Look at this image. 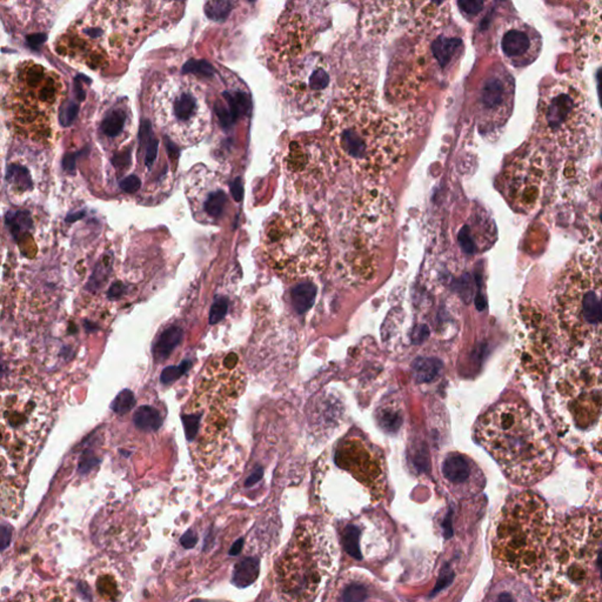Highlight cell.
<instances>
[{
    "label": "cell",
    "instance_id": "1",
    "mask_svg": "<svg viewBox=\"0 0 602 602\" xmlns=\"http://www.w3.org/2000/svg\"><path fill=\"white\" fill-rule=\"evenodd\" d=\"M326 131L354 173L372 179L393 173L412 139L410 123L400 114L381 109L362 88L350 90L335 102Z\"/></svg>",
    "mask_w": 602,
    "mask_h": 602
},
{
    "label": "cell",
    "instance_id": "2",
    "mask_svg": "<svg viewBox=\"0 0 602 602\" xmlns=\"http://www.w3.org/2000/svg\"><path fill=\"white\" fill-rule=\"evenodd\" d=\"M475 433L506 477L518 485H533L553 467V442L540 417L527 405L497 403L479 419Z\"/></svg>",
    "mask_w": 602,
    "mask_h": 602
},
{
    "label": "cell",
    "instance_id": "3",
    "mask_svg": "<svg viewBox=\"0 0 602 602\" xmlns=\"http://www.w3.org/2000/svg\"><path fill=\"white\" fill-rule=\"evenodd\" d=\"M538 591L543 600H601L602 516L566 521L542 562Z\"/></svg>",
    "mask_w": 602,
    "mask_h": 602
},
{
    "label": "cell",
    "instance_id": "4",
    "mask_svg": "<svg viewBox=\"0 0 602 602\" xmlns=\"http://www.w3.org/2000/svg\"><path fill=\"white\" fill-rule=\"evenodd\" d=\"M557 337L582 362L602 365V258L583 251L567 263L553 295Z\"/></svg>",
    "mask_w": 602,
    "mask_h": 602
},
{
    "label": "cell",
    "instance_id": "5",
    "mask_svg": "<svg viewBox=\"0 0 602 602\" xmlns=\"http://www.w3.org/2000/svg\"><path fill=\"white\" fill-rule=\"evenodd\" d=\"M244 387L239 359L234 353L212 362L196 381L192 398L181 414L185 433L199 466L218 463L230 429L231 410Z\"/></svg>",
    "mask_w": 602,
    "mask_h": 602
},
{
    "label": "cell",
    "instance_id": "6",
    "mask_svg": "<svg viewBox=\"0 0 602 602\" xmlns=\"http://www.w3.org/2000/svg\"><path fill=\"white\" fill-rule=\"evenodd\" d=\"M548 406L566 444L602 453V372L596 365L576 360L557 367L550 376Z\"/></svg>",
    "mask_w": 602,
    "mask_h": 602
},
{
    "label": "cell",
    "instance_id": "7",
    "mask_svg": "<svg viewBox=\"0 0 602 602\" xmlns=\"http://www.w3.org/2000/svg\"><path fill=\"white\" fill-rule=\"evenodd\" d=\"M553 521L541 497L523 492L511 497L494 526L493 557L509 572L528 574L541 566L552 542Z\"/></svg>",
    "mask_w": 602,
    "mask_h": 602
},
{
    "label": "cell",
    "instance_id": "8",
    "mask_svg": "<svg viewBox=\"0 0 602 602\" xmlns=\"http://www.w3.org/2000/svg\"><path fill=\"white\" fill-rule=\"evenodd\" d=\"M535 133L557 155L578 157L591 146L595 114L585 87L564 77L547 84L539 97Z\"/></svg>",
    "mask_w": 602,
    "mask_h": 602
},
{
    "label": "cell",
    "instance_id": "9",
    "mask_svg": "<svg viewBox=\"0 0 602 602\" xmlns=\"http://www.w3.org/2000/svg\"><path fill=\"white\" fill-rule=\"evenodd\" d=\"M268 263L288 281L316 278L327 263L328 244L319 218L305 208L280 212L263 237Z\"/></svg>",
    "mask_w": 602,
    "mask_h": 602
},
{
    "label": "cell",
    "instance_id": "10",
    "mask_svg": "<svg viewBox=\"0 0 602 602\" xmlns=\"http://www.w3.org/2000/svg\"><path fill=\"white\" fill-rule=\"evenodd\" d=\"M49 392L32 378L4 381L1 392V446L18 468L25 467L52 424Z\"/></svg>",
    "mask_w": 602,
    "mask_h": 602
},
{
    "label": "cell",
    "instance_id": "11",
    "mask_svg": "<svg viewBox=\"0 0 602 602\" xmlns=\"http://www.w3.org/2000/svg\"><path fill=\"white\" fill-rule=\"evenodd\" d=\"M335 550L326 532L312 521L298 526L277 564V582L290 600L316 599L334 571Z\"/></svg>",
    "mask_w": 602,
    "mask_h": 602
},
{
    "label": "cell",
    "instance_id": "12",
    "mask_svg": "<svg viewBox=\"0 0 602 602\" xmlns=\"http://www.w3.org/2000/svg\"><path fill=\"white\" fill-rule=\"evenodd\" d=\"M552 177L553 166L547 150L527 145L504 166L499 188L514 211L528 215L545 200Z\"/></svg>",
    "mask_w": 602,
    "mask_h": 602
},
{
    "label": "cell",
    "instance_id": "13",
    "mask_svg": "<svg viewBox=\"0 0 602 602\" xmlns=\"http://www.w3.org/2000/svg\"><path fill=\"white\" fill-rule=\"evenodd\" d=\"M335 463L371 491L374 499L384 497L385 463L383 454L359 438L341 441L335 452Z\"/></svg>",
    "mask_w": 602,
    "mask_h": 602
},
{
    "label": "cell",
    "instance_id": "14",
    "mask_svg": "<svg viewBox=\"0 0 602 602\" xmlns=\"http://www.w3.org/2000/svg\"><path fill=\"white\" fill-rule=\"evenodd\" d=\"M328 152L316 140H295L288 147L286 167L292 181L302 190H316L330 173Z\"/></svg>",
    "mask_w": 602,
    "mask_h": 602
},
{
    "label": "cell",
    "instance_id": "15",
    "mask_svg": "<svg viewBox=\"0 0 602 602\" xmlns=\"http://www.w3.org/2000/svg\"><path fill=\"white\" fill-rule=\"evenodd\" d=\"M331 87V75L323 59L312 58L298 65L288 82V94L297 109L309 112L323 106Z\"/></svg>",
    "mask_w": 602,
    "mask_h": 602
},
{
    "label": "cell",
    "instance_id": "16",
    "mask_svg": "<svg viewBox=\"0 0 602 602\" xmlns=\"http://www.w3.org/2000/svg\"><path fill=\"white\" fill-rule=\"evenodd\" d=\"M162 97L159 95V105H162V114L171 125L177 126L183 131H188L203 124L208 117V109L203 106V100L196 91L187 84L167 83L162 87Z\"/></svg>",
    "mask_w": 602,
    "mask_h": 602
},
{
    "label": "cell",
    "instance_id": "17",
    "mask_svg": "<svg viewBox=\"0 0 602 602\" xmlns=\"http://www.w3.org/2000/svg\"><path fill=\"white\" fill-rule=\"evenodd\" d=\"M518 325L523 337V359H527V364H548L552 327L545 313L534 302H521L518 309Z\"/></svg>",
    "mask_w": 602,
    "mask_h": 602
},
{
    "label": "cell",
    "instance_id": "18",
    "mask_svg": "<svg viewBox=\"0 0 602 602\" xmlns=\"http://www.w3.org/2000/svg\"><path fill=\"white\" fill-rule=\"evenodd\" d=\"M514 83L509 73L494 72L482 84L479 97V109L482 124L497 128L507 121L512 111Z\"/></svg>",
    "mask_w": 602,
    "mask_h": 602
},
{
    "label": "cell",
    "instance_id": "19",
    "mask_svg": "<svg viewBox=\"0 0 602 602\" xmlns=\"http://www.w3.org/2000/svg\"><path fill=\"white\" fill-rule=\"evenodd\" d=\"M541 42L532 27L518 24L509 27L501 38V49L508 61L516 66L531 64L538 56Z\"/></svg>",
    "mask_w": 602,
    "mask_h": 602
},
{
    "label": "cell",
    "instance_id": "20",
    "mask_svg": "<svg viewBox=\"0 0 602 602\" xmlns=\"http://www.w3.org/2000/svg\"><path fill=\"white\" fill-rule=\"evenodd\" d=\"M225 104L219 102L215 105V112L218 116L219 121L224 128H230L238 121V118L249 112V95L242 92H225L224 93Z\"/></svg>",
    "mask_w": 602,
    "mask_h": 602
},
{
    "label": "cell",
    "instance_id": "21",
    "mask_svg": "<svg viewBox=\"0 0 602 602\" xmlns=\"http://www.w3.org/2000/svg\"><path fill=\"white\" fill-rule=\"evenodd\" d=\"M307 24L301 18L300 15H292L284 25L285 32L282 33V38H285L287 42V54L288 53H299L305 49L307 45V39L309 33L307 31Z\"/></svg>",
    "mask_w": 602,
    "mask_h": 602
},
{
    "label": "cell",
    "instance_id": "22",
    "mask_svg": "<svg viewBox=\"0 0 602 602\" xmlns=\"http://www.w3.org/2000/svg\"><path fill=\"white\" fill-rule=\"evenodd\" d=\"M442 474L449 484L459 486L470 480L472 470L465 456L459 453H451L442 463Z\"/></svg>",
    "mask_w": 602,
    "mask_h": 602
},
{
    "label": "cell",
    "instance_id": "23",
    "mask_svg": "<svg viewBox=\"0 0 602 602\" xmlns=\"http://www.w3.org/2000/svg\"><path fill=\"white\" fill-rule=\"evenodd\" d=\"M183 330L178 326H172L162 332L159 337L155 347L153 355L157 362H164L176 350V347L181 343Z\"/></svg>",
    "mask_w": 602,
    "mask_h": 602
},
{
    "label": "cell",
    "instance_id": "24",
    "mask_svg": "<svg viewBox=\"0 0 602 602\" xmlns=\"http://www.w3.org/2000/svg\"><path fill=\"white\" fill-rule=\"evenodd\" d=\"M259 576V560L256 557H246L234 567L232 582L239 588L252 585Z\"/></svg>",
    "mask_w": 602,
    "mask_h": 602
},
{
    "label": "cell",
    "instance_id": "25",
    "mask_svg": "<svg viewBox=\"0 0 602 602\" xmlns=\"http://www.w3.org/2000/svg\"><path fill=\"white\" fill-rule=\"evenodd\" d=\"M463 47V42L459 38H438L432 46L433 56L444 68L451 63L456 52Z\"/></svg>",
    "mask_w": 602,
    "mask_h": 602
},
{
    "label": "cell",
    "instance_id": "26",
    "mask_svg": "<svg viewBox=\"0 0 602 602\" xmlns=\"http://www.w3.org/2000/svg\"><path fill=\"white\" fill-rule=\"evenodd\" d=\"M133 422L138 429L145 432H155L160 429L162 418L159 410L150 406H141L133 415Z\"/></svg>",
    "mask_w": 602,
    "mask_h": 602
},
{
    "label": "cell",
    "instance_id": "27",
    "mask_svg": "<svg viewBox=\"0 0 602 602\" xmlns=\"http://www.w3.org/2000/svg\"><path fill=\"white\" fill-rule=\"evenodd\" d=\"M441 369V362L435 359H418L413 365L414 374L419 383L435 380L440 374Z\"/></svg>",
    "mask_w": 602,
    "mask_h": 602
},
{
    "label": "cell",
    "instance_id": "28",
    "mask_svg": "<svg viewBox=\"0 0 602 602\" xmlns=\"http://www.w3.org/2000/svg\"><path fill=\"white\" fill-rule=\"evenodd\" d=\"M378 420L381 427L387 432L394 433L400 429L403 424V412L399 407L394 405H387L380 408L378 412Z\"/></svg>",
    "mask_w": 602,
    "mask_h": 602
},
{
    "label": "cell",
    "instance_id": "29",
    "mask_svg": "<svg viewBox=\"0 0 602 602\" xmlns=\"http://www.w3.org/2000/svg\"><path fill=\"white\" fill-rule=\"evenodd\" d=\"M1 494H8V495H1L3 513L4 514H17L22 507V495L19 494V486L13 485L10 482H8V486H6V484L3 482Z\"/></svg>",
    "mask_w": 602,
    "mask_h": 602
},
{
    "label": "cell",
    "instance_id": "30",
    "mask_svg": "<svg viewBox=\"0 0 602 602\" xmlns=\"http://www.w3.org/2000/svg\"><path fill=\"white\" fill-rule=\"evenodd\" d=\"M140 140L141 143L146 144V155H145V164L150 169L153 165L157 155H158V140L155 139L152 130H150V121H144L140 128Z\"/></svg>",
    "mask_w": 602,
    "mask_h": 602
},
{
    "label": "cell",
    "instance_id": "31",
    "mask_svg": "<svg viewBox=\"0 0 602 602\" xmlns=\"http://www.w3.org/2000/svg\"><path fill=\"white\" fill-rule=\"evenodd\" d=\"M316 298V288L309 284H302L292 292V301L298 312H305L312 306Z\"/></svg>",
    "mask_w": 602,
    "mask_h": 602
},
{
    "label": "cell",
    "instance_id": "32",
    "mask_svg": "<svg viewBox=\"0 0 602 602\" xmlns=\"http://www.w3.org/2000/svg\"><path fill=\"white\" fill-rule=\"evenodd\" d=\"M126 114L121 109H112L106 114L102 130L107 137H117L124 128Z\"/></svg>",
    "mask_w": 602,
    "mask_h": 602
},
{
    "label": "cell",
    "instance_id": "33",
    "mask_svg": "<svg viewBox=\"0 0 602 602\" xmlns=\"http://www.w3.org/2000/svg\"><path fill=\"white\" fill-rule=\"evenodd\" d=\"M6 224L10 227L12 236L18 239L31 227L30 215L25 211L10 212L6 215Z\"/></svg>",
    "mask_w": 602,
    "mask_h": 602
},
{
    "label": "cell",
    "instance_id": "34",
    "mask_svg": "<svg viewBox=\"0 0 602 602\" xmlns=\"http://www.w3.org/2000/svg\"><path fill=\"white\" fill-rule=\"evenodd\" d=\"M233 6V0H207L205 13L212 20H224L230 15Z\"/></svg>",
    "mask_w": 602,
    "mask_h": 602
},
{
    "label": "cell",
    "instance_id": "35",
    "mask_svg": "<svg viewBox=\"0 0 602 602\" xmlns=\"http://www.w3.org/2000/svg\"><path fill=\"white\" fill-rule=\"evenodd\" d=\"M227 196L222 191H217L207 196L206 203L203 205L205 212L211 218L219 219L222 217L224 208H225Z\"/></svg>",
    "mask_w": 602,
    "mask_h": 602
},
{
    "label": "cell",
    "instance_id": "36",
    "mask_svg": "<svg viewBox=\"0 0 602 602\" xmlns=\"http://www.w3.org/2000/svg\"><path fill=\"white\" fill-rule=\"evenodd\" d=\"M136 403V398L134 394L130 389H124L116 396V399L113 400L111 408L116 413L125 414L132 410V407Z\"/></svg>",
    "mask_w": 602,
    "mask_h": 602
},
{
    "label": "cell",
    "instance_id": "37",
    "mask_svg": "<svg viewBox=\"0 0 602 602\" xmlns=\"http://www.w3.org/2000/svg\"><path fill=\"white\" fill-rule=\"evenodd\" d=\"M359 534L360 533L357 531V527H347L346 530H345L344 540H345V545H346L345 547H346L347 552L352 557L362 559V553H360V548H359Z\"/></svg>",
    "mask_w": 602,
    "mask_h": 602
},
{
    "label": "cell",
    "instance_id": "38",
    "mask_svg": "<svg viewBox=\"0 0 602 602\" xmlns=\"http://www.w3.org/2000/svg\"><path fill=\"white\" fill-rule=\"evenodd\" d=\"M183 73L212 77V75H215V68H212V65L208 64L207 61L191 59V61H188L187 63L184 65V68H183Z\"/></svg>",
    "mask_w": 602,
    "mask_h": 602
},
{
    "label": "cell",
    "instance_id": "39",
    "mask_svg": "<svg viewBox=\"0 0 602 602\" xmlns=\"http://www.w3.org/2000/svg\"><path fill=\"white\" fill-rule=\"evenodd\" d=\"M8 179L18 185L22 190H27L31 186L30 176L27 169L20 166L12 165L8 167Z\"/></svg>",
    "mask_w": 602,
    "mask_h": 602
},
{
    "label": "cell",
    "instance_id": "40",
    "mask_svg": "<svg viewBox=\"0 0 602 602\" xmlns=\"http://www.w3.org/2000/svg\"><path fill=\"white\" fill-rule=\"evenodd\" d=\"M190 366H191V362L185 360V362H181V365L171 366V367L164 369L162 373V384H172L177 379H179L183 374L187 372Z\"/></svg>",
    "mask_w": 602,
    "mask_h": 602
},
{
    "label": "cell",
    "instance_id": "41",
    "mask_svg": "<svg viewBox=\"0 0 602 602\" xmlns=\"http://www.w3.org/2000/svg\"><path fill=\"white\" fill-rule=\"evenodd\" d=\"M229 309V301L224 297L215 298V302L212 304L210 311V324H218L219 321L224 319Z\"/></svg>",
    "mask_w": 602,
    "mask_h": 602
},
{
    "label": "cell",
    "instance_id": "42",
    "mask_svg": "<svg viewBox=\"0 0 602 602\" xmlns=\"http://www.w3.org/2000/svg\"><path fill=\"white\" fill-rule=\"evenodd\" d=\"M367 599V591L360 583H350V586L344 591L341 600L345 601H355V600H365Z\"/></svg>",
    "mask_w": 602,
    "mask_h": 602
},
{
    "label": "cell",
    "instance_id": "43",
    "mask_svg": "<svg viewBox=\"0 0 602 602\" xmlns=\"http://www.w3.org/2000/svg\"><path fill=\"white\" fill-rule=\"evenodd\" d=\"M460 10L468 15H475L480 13L485 5V0H459L458 1Z\"/></svg>",
    "mask_w": 602,
    "mask_h": 602
},
{
    "label": "cell",
    "instance_id": "44",
    "mask_svg": "<svg viewBox=\"0 0 602 602\" xmlns=\"http://www.w3.org/2000/svg\"><path fill=\"white\" fill-rule=\"evenodd\" d=\"M78 113V106L75 105V102H70L65 106L64 109H61L59 119L63 126H70L73 123Z\"/></svg>",
    "mask_w": 602,
    "mask_h": 602
},
{
    "label": "cell",
    "instance_id": "45",
    "mask_svg": "<svg viewBox=\"0 0 602 602\" xmlns=\"http://www.w3.org/2000/svg\"><path fill=\"white\" fill-rule=\"evenodd\" d=\"M141 181L137 176H128L121 181V188L128 193H136L140 188Z\"/></svg>",
    "mask_w": 602,
    "mask_h": 602
},
{
    "label": "cell",
    "instance_id": "46",
    "mask_svg": "<svg viewBox=\"0 0 602 602\" xmlns=\"http://www.w3.org/2000/svg\"><path fill=\"white\" fill-rule=\"evenodd\" d=\"M231 193H232V196H233L236 201H241V200H242V196H244V188H242V184H241V180L239 178L236 179V180L232 183V185H231Z\"/></svg>",
    "mask_w": 602,
    "mask_h": 602
},
{
    "label": "cell",
    "instance_id": "47",
    "mask_svg": "<svg viewBox=\"0 0 602 602\" xmlns=\"http://www.w3.org/2000/svg\"><path fill=\"white\" fill-rule=\"evenodd\" d=\"M180 541L181 545L184 546L185 548H192V547L196 546L198 539H196V535L192 531H188L187 533H185Z\"/></svg>",
    "mask_w": 602,
    "mask_h": 602
},
{
    "label": "cell",
    "instance_id": "48",
    "mask_svg": "<svg viewBox=\"0 0 602 602\" xmlns=\"http://www.w3.org/2000/svg\"><path fill=\"white\" fill-rule=\"evenodd\" d=\"M78 158V155H65L63 160L64 169L68 171V173H75V159Z\"/></svg>",
    "mask_w": 602,
    "mask_h": 602
},
{
    "label": "cell",
    "instance_id": "49",
    "mask_svg": "<svg viewBox=\"0 0 602 602\" xmlns=\"http://www.w3.org/2000/svg\"><path fill=\"white\" fill-rule=\"evenodd\" d=\"M124 285L121 284V282H116V284H113L112 287L109 288V297L114 298V299H117V298L121 297L123 294L125 293Z\"/></svg>",
    "mask_w": 602,
    "mask_h": 602
},
{
    "label": "cell",
    "instance_id": "50",
    "mask_svg": "<svg viewBox=\"0 0 602 602\" xmlns=\"http://www.w3.org/2000/svg\"><path fill=\"white\" fill-rule=\"evenodd\" d=\"M44 40H45V36L44 34H37V36L29 38V42L31 43V45L32 46H38L39 44H42Z\"/></svg>",
    "mask_w": 602,
    "mask_h": 602
},
{
    "label": "cell",
    "instance_id": "51",
    "mask_svg": "<svg viewBox=\"0 0 602 602\" xmlns=\"http://www.w3.org/2000/svg\"><path fill=\"white\" fill-rule=\"evenodd\" d=\"M242 543H244V540L240 539V540H238L236 543H234L233 547L231 548L230 555H238V554L240 553L241 548H242Z\"/></svg>",
    "mask_w": 602,
    "mask_h": 602
},
{
    "label": "cell",
    "instance_id": "52",
    "mask_svg": "<svg viewBox=\"0 0 602 602\" xmlns=\"http://www.w3.org/2000/svg\"><path fill=\"white\" fill-rule=\"evenodd\" d=\"M261 475H263V472H261V470H256V473H253V474L249 477V480H247V482H246V486L253 485L254 482L258 481V480L261 478Z\"/></svg>",
    "mask_w": 602,
    "mask_h": 602
},
{
    "label": "cell",
    "instance_id": "53",
    "mask_svg": "<svg viewBox=\"0 0 602 602\" xmlns=\"http://www.w3.org/2000/svg\"><path fill=\"white\" fill-rule=\"evenodd\" d=\"M598 92L599 97H600V102H601L602 105V70L599 72L598 75Z\"/></svg>",
    "mask_w": 602,
    "mask_h": 602
},
{
    "label": "cell",
    "instance_id": "54",
    "mask_svg": "<svg viewBox=\"0 0 602 602\" xmlns=\"http://www.w3.org/2000/svg\"><path fill=\"white\" fill-rule=\"evenodd\" d=\"M83 215H84V212H80L79 215H68V222H75V220H78V219L82 218V217H83Z\"/></svg>",
    "mask_w": 602,
    "mask_h": 602
},
{
    "label": "cell",
    "instance_id": "55",
    "mask_svg": "<svg viewBox=\"0 0 602 602\" xmlns=\"http://www.w3.org/2000/svg\"><path fill=\"white\" fill-rule=\"evenodd\" d=\"M554 1L562 3V4H578V3H581L583 0H554Z\"/></svg>",
    "mask_w": 602,
    "mask_h": 602
},
{
    "label": "cell",
    "instance_id": "56",
    "mask_svg": "<svg viewBox=\"0 0 602 602\" xmlns=\"http://www.w3.org/2000/svg\"><path fill=\"white\" fill-rule=\"evenodd\" d=\"M433 1H434V3H437V4H440L442 0H433Z\"/></svg>",
    "mask_w": 602,
    "mask_h": 602
},
{
    "label": "cell",
    "instance_id": "57",
    "mask_svg": "<svg viewBox=\"0 0 602 602\" xmlns=\"http://www.w3.org/2000/svg\"><path fill=\"white\" fill-rule=\"evenodd\" d=\"M173 1H177V0H173Z\"/></svg>",
    "mask_w": 602,
    "mask_h": 602
}]
</instances>
